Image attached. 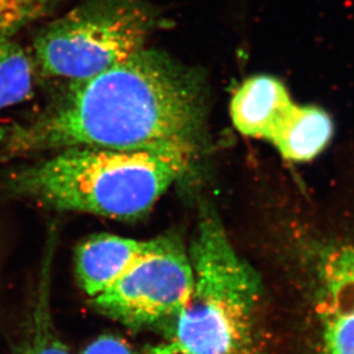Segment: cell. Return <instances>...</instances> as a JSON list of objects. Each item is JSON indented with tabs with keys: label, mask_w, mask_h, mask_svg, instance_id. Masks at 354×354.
<instances>
[{
	"label": "cell",
	"mask_w": 354,
	"mask_h": 354,
	"mask_svg": "<svg viewBox=\"0 0 354 354\" xmlns=\"http://www.w3.org/2000/svg\"><path fill=\"white\" fill-rule=\"evenodd\" d=\"M202 109L191 74L144 47L100 74L68 80L36 116L0 127V160L73 147L193 154Z\"/></svg>",
	"instance_id": "obj_1"
},
{
	"label": "cell",
	"mask_w": 354,
	"mask_h": 354,
	"mask_svg": "<svg viewBox=\"0 0 354 354\" xmlns=\"http://www.w3.org/2000/svg\"><path fill=\"white\" fill-rule=\"evenodd\" d=\"M36 67L30 54L13 38L0 39V111L27 100Z\"/></svg>",
	"instance_id": "obj_11"
},
{
	"label": "cell",
	"mask_w": 354,
	"mask_h": 354,
	"mask_svg": "<svg viewBox=\"0 0 354 354\" xmlns=\"http://www.w3.org/2000/svg\"><path fill=\"white\" fill-rule=\"evenodd\" d=\"M66 0H0V39L48 17Z\"/></svg>",
	"instance_id": "obj_12"
},
{
	"label": "cell",
	"mask_w": 354,
	"mask_h": 354,
	"mask_svg": "<svg viewBox=\"0 0 354 354\" xmlns=\"http://www.w3.org/2000/svg\"><path fill=\"white\" fill-rule=\"evenodd\" d=\"M195 283L169 337L142 354H268L259 336L261 281L221 221L202 218L191 250Z\"/></svg>",
	"instance_id": "obj_3"
},
{
	"label": "cell",
	"mask_w": 354,
	"mask_h": 354,
	"mask_svg": "<svg viewBox=\"0 0 354 354\" xmlns=\"http://www.w3.org/2000/svg\"><path fill=\"white\" fill-rule=\"evenodd\" d=\"M154 26L142 0H86L38 32L31 57L41 77L83 80L142 50Z\"/></svg>",
	"instance_id": "obj_4"
},
{
	"label": "cell",
	"mask_w": 354,
	"mask_h": 354,
	"mask_svg": "<svg viewBox=\"0 0 354 354\" xmlns=\"http://www.w3.org/2000/svg\"><path fill=\"white\" fill-rule=\"evenodd\" d=\"M55 249L57 234L54 230H50L30 311L28 313L24 331L13 346V354H73L54 324L50 290Z\"/></svg>",
	"instance_id": "obj_9"
},
{
	"label": "cell",
	"mask_w": 354,
	"mask_h": 354,
	"mask_svg": "<svg viewBox=\"0 0 354 354\" xmlns=\"http://www.w3.org/2000/svg\"><path fill=\"white\" fill-rule=\"evenodd\" d=\"M299 109L277 78L258 75L248 78L232 97V122L240 133L273 142Z\"/></svg>",
	"instance_id": "obj_6"
},
{
	"label": "cell",
	"mask_w": 354,
	"mask_h": 354,
	"mask_svg": "<svg viewBox=\"0 0 354 354\" xmlns=\"http://www.w3.org/2000/svg\"><path fill=\"white\" fill-rule=\"evenodd\" d=\"M82 354H142L116 335L106 334L95 338L84 348Z\"/></svg>",
	"instance_id": "obj_13"
},
{
	"label": "cell",
	"mask_w": 354,
	"mask_h": 354,
	"mask_svg": "<svg viewBox=\"0 0 354 354\" xmlns=\"http://www.w3.org/2000/svg\"><path fill=\"white\" fill-rule=\"evenodd\" d=\"M192 153L172 148L73 147L14 167L10 194L54 210L130 221L147 214L187 171Z\"/></svg>",
	"instance_id": "obj_2"
},
{
	"label": "cell",
	"mask_w": 354,
	"mask_h": 354,
	"mask_svg": "<svg viewBox=\"0 0 354 354\" xmlns=\"http://www.w3.org/2000/svg\"><path fill=\"white\" fill-rule=\"evenodd\" d=\"M153 242L108 233L83 241L75 252V271L82 290L90 299L104 294L148 252Z\"/></svg>",
	"instance_id": "obj_8"
},
{
	"label": "cell",
	"mask_w": 354,
	"mask_h": 354,
	"mask_svg": "<svg viewBox=\"0 0 354 354\" xmlns=\"http://www.w3.org/2000/svg\"><path fill=\"white\" fill-rule=\"evenodd\" d=\"M333 133L334 124L326 111L301 106L290 127L272 145L286 160L308 162L327 147Z\"/></svg>",
	"instance_id": "obj_10"
},
{
	"label": "cell",
	"mask_w": 354,
	"mask_h": 354,
	"mask_svg": "<svg viewBox=\"0 0 354 354\" xmlns=\"http://www.w3.org/2000/svg\"><path fill=\"white\" fill-rule=\"evenodd\" d=\"M194 283V268L184 245L174 236L158 237L127 274L91 303L101 315L127 327H153L172 322Z\"/></svg>",
	"instance_id": "obj_5"
},
{
	"label": "cell",
	"mask_w": 354,
	"mask_h": 354,
	"mask_svg": "<svg viewBox=\"0 0 354 354\" xmlns=\"http://www.w3.org/2000/svg\"><path fill=\"white\" fill-rule=\"evenodd\" d=\"M322 282V354H354V244L328 256Z\"/></svg>",
	"instance_id": "obj_7"
}]
</instances>
